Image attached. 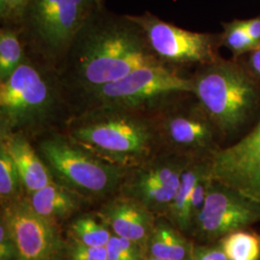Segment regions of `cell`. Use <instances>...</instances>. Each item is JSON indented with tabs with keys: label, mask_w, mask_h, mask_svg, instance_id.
Wrapping results in <instances>:
<instances>
[{
	"label": "cell",
	"mask_w": 260,
	"mask_h": 260,
	"mask_svg": "<svg viewBox=\"0 0 260 260\" xmlns=\"http://www.w3.org/2000/svg\"><path fill=\"white\" fill-rule=\"evenodd\" d=\"M152 65L164 64L152 52L142 28L129 15L117 16L103 8L75 37L59 75L72 100Z\"/></svg>",
	"instance_id": "6da1fadb"
},
{
	"label": "cell",
	"mask_w": 260,
	"mask_h": 260,
	"mask_svg": "<svg viewBox=\"0 0 260 260\" xmlns=\"http://www.w3.org/2000/svg\"><path fill=\"white\" fill-rule=\"evenodd\" d=\"M73 116L59 72L27 53L18 70L0 82V136L20 133L34 141L64 131Z\"/></svg>",
	"instance_id": "7a4b0ae2"
},
{
	"label": "cell",
	"mask_w": 260,
	"mask_h": 260,
	"mask_svg": "<svg viewBox=\"0 0 260 260\" xmlns=\"http://www.w3.org/2000/svg\"><path fill=\"white\" fill-rule=\"evenodd\" d=\"M64 132L95 155L125 170L161 151L155 122L146 108L99 107L77 112Z\"/></svg>",
	"instance_id": "3957f363"
},
{
	"label": "cell",
	"mask_w": 260,
	"mask_h": 260,
	"mask_svg": "<svg viewBox=\"0 0 260 260\" xmlns=\"http://www.w3.org/2000/svg\"><path fill=\"white\" fill-rule=\"evenodd\" d=\"M103 8V0H31L19 25L26 53L59 72L79 31Z\"/></svg>",
	"instance_id": "277c9868"
},
{
	"label": "cell",
	"mask_w": 260,
	"mask_h": 260,
	"mask_svg": "<svg viewBox=\"0 0 260 260\" xmlns=\"http://www.w3.org/2000/svg\"><path fill=\"white\" fill-rule=\"evenodd\" d=\"M194 94L220 134H230L250 119L260 102V78L236 59L221 57L192 77Z\"/></svg>",
	"instance_id": "5b68a950"
},
{
	"label": "cell",
	"mask_w": 260,
	"mask_h": 260,
	"mask_svg": "<svg viewBox=\"0 0 260 260\" xmlns=\"http://www.w3.org/2000/svg\"><path fill=\"white\" fill-rule=\"evenodd\" d=\"M32 142L56 182L77 194L103 197L121 187L125 169L95 155L64 131H53Z\"/></svg>",
	"instance_id": "8992f818"
},
{
	"label": "cell",
	"mask_w": 260,
	"mask_h": 260,
	"mask_svg": "<svg viewBox=\"0 0 260 260\" xmlns=\"http://www.w3.org/2000/svg\"><path fill=\"white\" fill-rule=\"evenodd\" d=\"M178 93H194L191 77H183L169 66H146L119 80L77 94L71 102L74 115L99 107L149 109L162 99Z\"/></svg>",
	"instance_id": "52a82bcc"
},
{
	"label": "cell",
	"mask_w": 260,
	"mask_h": 260,
	"mask_svg": "<svg viewBox=\"0 0 260 260\" xmlns=\"http://www.w3.org/2000/svg\"><path fill=\"white\" fill-rule=\"evenodd\" d=\"M157 131L161 151L200 159L216 149L220 132L192 93L170 94L149 108Z\"/></svg>",
	"instance_id": "ba28073f"
},
{
	"label": "cell",
	"mask_w": 260,
	"mask_h": 260,
	"mask_svg": "<svg viewBox=\"0 0 260 260\" xmlns=\"http://www.w3.org/2000/svg\"><path fill=\"white\" fill-rule=\"evenodd\" d=\"M129 17L142 28L152 52L164 65L175 69L202 67L220 58L218 48L221 39L218 36L182 29L148 12Z\"/></svg>",
	"instance_id": "9c48e42d"
},
{
	"label": "cell",
	"mask_w": 260,
	"mask_h": 260,
	"mask_svg": "<svg viewBox=\"0 0 260 260\" xmlns=\"http://www.w3.org/2000/svg\"><path fill=\"white\" fill-rule=\"evenodd\" d=\"M6 223L17 249V260H64L66 248L54 221L36 213L25 199L2 205Z\"/></svg>",
	"instance_id": "30bf717a"
},
{
	"label": "cell",
	"mask_w": 260,
	"mask_h": 260,
	"mask_svg": "<svg viewBox=\"0 0 260 260\" xmlns=\"http://www.w3.org/2000/svg\"><path fill=\"white\" fill-rule=\"evenodd\" d=\"M214 181L260 205V119L242 139L210 156Z\"/></svg>",
	"instance_id": "8fae6325"
},
{
	"label": "cell",
	"mask_w": 260,
	"mask_h": 260,
	"mask_svg": "<svg viewBox=\"0 0 260 260\" xmlns=\"http://www.w3.org/2000/svg\"><path fill=\"white\" fill-rule=\"evenodd\" d=\"M257 222L259 205L213 180L194 225L201 235L214 239Z\"/></svg>",
	"instance_id": "7c38bea8"
},
{
	"label": "cell",
	"mask_w": 260,
	"mask_h": 260,
	"mask_svg": "<svg viewBox=\"0 0 260 260\" xmlns=\"http://www.w3.org/2000/svg\"><path fill=\"white\" fill-rule=\"evenodd\" d=\"M101 215L114 234L142 246L147 245L154 226L149 208L129 196L109 202Z\"/></svg>",
	"instance_id": "4fadbf2b"
},
{
	"label": "cell",
	"mask_w": 260,
	"mask_h": 260,
	"mask_svg": "<svg viewBox=\"0 0 260 260\" xmlns=\"http://www.w3.org/2000/svg\"><path fill=\"white\" fill-rule=\"evenodd\" d=\"M8 150L23 184L24 191L30 195L54 181L46 162L35 149L34 143L23 134L12 133L0 136Z\"/></svg>",
	"instance_id": "5bb4252c"
},
{
	"label": "cell",
	"mask_w": 260,
	"mask_h": 260,
	"mask_svg": "<svg viewBox=\"0 0 260 260\" xmlns=\"http://www.w3.org/2000/svg\"><path fill=\"white\" fill-rule=\"evenodd\" d=\"M78 195L75 191L54 180L27 195L26 201L36 213L55 222L68 218L78 208Z\"/></svg>",
	"instance_id": "9a60e30c"
},
{
	"label": "cell",
	"mask_w": 260,
	"mask_h": 260,
	"mask_svg": "<svg viewBox=\"0 0 260 260\" xmlns=\"http://www.w3.org/2000/svg\"><path fill=\"white\" fill-rule=\"evenodd\" d=\"M210 167V158L194 159L187 166L180 179L177 195L168 210L181 231H188L193 226L191 218V197L196 183Z\"/></svg>",
	"instance_id": "2e32d148"
},
{
	"label": "cell",
	"mask_w": 260,
	"mask_h": 260,
	"mask_svg": "<svg viewBox=\"0 0 260 260\" xmlns=\"http://www.w3.org/2000/svg\"><path fill=\"white\" fill-rule=\"evenodd\" d=\"M149 256L166 260H191L193 246L171 224L155 223L147 243Z\"/></svg>",
	"instance_id": "e0dca14e"
},
{
	"label": "cell",
	"mask_w": 260,
	"mask_h": 260,
	"mask_svg": "<svg viewBox=\"0 0 260 260\" xmlns=\"http://www.w3.org/2000/svg\"><path fill=\"white\" fill-rule=\"evenodd\" d=\"M25 56L19 26L3 24L0 28V82L7 80L18 70Z\"/></svg>",
	"instance_id": "ac0fdd59"
},
{
	"label": "cell",
	"mask_w": 260,
	"mask_h": 260,
	"mask_svg": "<svg viewBox=\"0 0 260 260\" xmlns=\"http://www.w3.org/2000/svg\"><path fill=\"white\" fill-rule=\"evenodd\" d=\"M230 260H259L260 238L254 233L237 231L224 235L220 241Z\"/></svg>",
	"instance_id": "d6986e66"
},
{
	"label": "cell",
	"mask_w": 260,
	"mask_h": 260,
	"mask_svg": "<svg viewBox=\"0 0 260 260\" xmlns=\"http://www.w3.org/2000/svg\"><path fill=\"white\" fill-rule=\"evenodd\" d=\"M24 191L21 177L13 159L5 146L0 143V198L1 205L20 199L21 192Z\"/></svg>",
	"instance_id": "ffe728a7"
},
{
	"label": "cell",
	"mask_w": 260,
	"mask_h": 260,
	"mask_svg": "<svg viewBox=\"0 0 260 260\" xmlns=\"http://www.w3.org/2000/svg\"><path fill=\"white\" fill-rule=\"evenodd\" d=\"M71 231L75 241L93 247H105L113 235L108 225L99 223L88 216L75 220Z\"/></svg>",
	"instance_id": "44dd1931"
},
{
	"label": "cell",
	"mask_w": 260,
	"mask_h": 260,
	"mask_svg": "<svg viewBox=\"0 0 260 260\" xmlns=\"http://www.w3.org/2000/svg\"><path fill=\"white\" fill-rule=\"evenodd\" d=\"M220 39L221 45H223L232 51L234 59L251 53V51L260 47L259 45L248 34L247 30L243 26L242 20L237 19L223 23V32Z\"/></svg>",
	"instance_id": "7402d4cb"
},
{
	"label": "cell",
	"mask_w": 260,
	"mask_h": 260,
	"mask_svg": "<svg viewBox=\"0 0 260 260\" xmlns=\"http://www.w3.org/2000/svg\"><path fill=\"white\" fill-rule=\"evenodd\" d=\"M108 260H142L143 246L113 233L105 246Z\"/></svg>",
	"instance_id": "603a6c76"
},
{
	"label": "cell",
	"mask_w": 260,
	"mask_h": 260,
	"mask_svg": "<svg viewBox=\"0 0 260 260\" xmlns=\"http://www.w3.org/2000/svg\"><path fill=\"white\" fill-rule=\"evenodd\" d=\"M31 0H0V19L3 24L19 26Z\"/></svg>",
	"instance_id": "cb8c5ba5"
},
{
	"label": "cell",
	"mask_w": 260,
	"mask_h": 260,
	"mask_svg": "<svg viewBox=\"0 0 260 260\" xmlns=\"http://www.w3.org/2000/svg\"><path fill=\"white\" fill-rule=\"evenodd\" d=\"M69 254L71 260H108L105 247H93L76 241Z\"/></svg>",
	"instance_id": "d4e9b609"
},
{
	"label": "cell",
	"mask_w": 260,
	"mask_h": 260,
	"mask_svg": "<svg viewBox=\"0 0 260 260\" xmlns=\"http://www.w3.org/2000/svg\"><path fill=\"white\" fill-rule=\"evenodd\" d=\"M0 260H17L16 245L3 220L0 223Z\"/></svg>",
	"instance_id": "484cf974"
},
{
	"label": "cell",
	"mask_w": 260,
	"mask_h": 260,
	"mask_svg": "<svg viewBox=\"0 0 260 260\" xmlns=\"http://www.w3.org/2000/svg\"><path fill=\"white\" fill-rule=\"evenodd\" d=\"M191 260H230L221 245L193 247Z\"/></svg>",
	"instance_id": "4316f807"
},
{
	"label": "cell",
	"mask_w": 260,
	"mask_h": 260,
	"mask_svg": "<svg viewBox=\"0 0 260 260\" xmlns=\"http://www.w3.org/2000/svg\"><path fill=\"white\" fill-rule=\"evenodd\" d=\"M242 23L251 39L260 46V17L242 20Z\"/></svg>",
	"instance_id": "83f0119b"
},
{
	"label": "cell",
	"mask_w": 260,
	"mask_h": 260,
	"mask_svg": "<svg viewBox=\"0 0 260 260\" xmlns=\"http://www.w3.org/2000/svg\"><path fill=\"white\" fill-rule=\"evenodd\" d=\"M248 68L253 75L260 78V47L254 49L250 53Z\"/></svg>",
	"instance_id": "f1b7e54d"
},
{
	"label": "cell",
	"mask_w": 260,
	"mask_h": 260,
	"mask_svg": "<svg viewBox=\"0 0 260 260\" xmlns=\"http://www.w3.org/2000/svg\"><path fill=\"white\" fill-rule=\"evenodd\" d=\"M145 260H166V259H161V258H157V257H152V256H148V258Z\"/></svg>",
	"instance_id": "f546056e"
}]
</instances>
